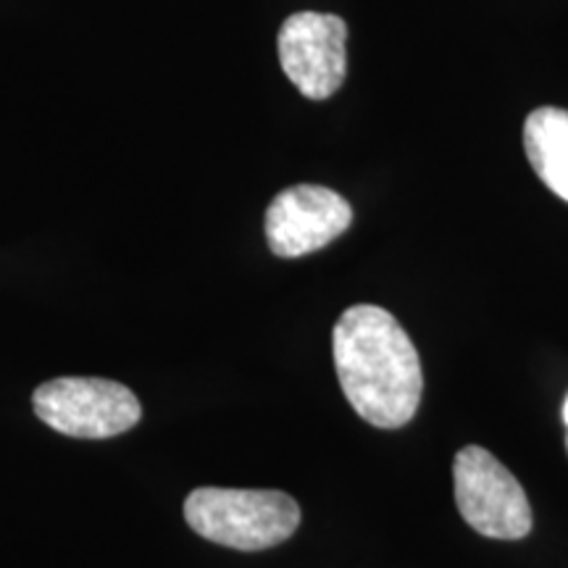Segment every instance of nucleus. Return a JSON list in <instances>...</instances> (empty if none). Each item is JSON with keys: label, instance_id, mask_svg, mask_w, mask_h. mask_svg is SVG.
Here are the masks:
<instances>
[{"label": "nucleus", "instance_id": "1", "mask_svg": "<svg viewBox=\"0 0 568 568\" xmlns=\"http://www.w3.org/2000/svg\"><path fill=\"white\" fill-rule=\"evenodd\" d=\"M339 387L355 414L379 429H400L416 416L424 372L416 345L379 305H353L332 332Z\"/></svg>", "mask_w": 568, "mask_h": 568}, {"label": "nucleus", "instance_id": "2", "mask_svg": "<svg viewBox=\"0 0 568 568\" xmlns=\"http://www.w3.org/2000/svg\"><path fill=\"white\" fill-rule=\"evenodd\" d=\"M184 518L197 535L232 550H266L301 527V506L280 489L201 487L184 500Z\"/></svg>", "mask_w": 568, "mask_h": 568}, {"label": "nucleus", "instance_id": "3", "mask_svg": "<svg viewBox=\"0 0 568 568\" xmlns=\"http://www.w3.org/2000/svg\"><path fill=\"white\" fill-rule=\"evenodd\" d=\"M32 408L42 424L67 437L109 439L138 426L142 408L130 387L98 376H59L34 389Z\"/></svg>", "mask_w": 568, "mask_h": 568}, {"label": "nucleus", "instance_id": "4", "mask_svg": "<svg viewBox=\"0 0 568 568\" xmlns=\"http://www.w3.org/2000/svg\"><path fill=\"white\" fill-rule=\"evenodd\" d=\"M453 481L458 514L474 531L493 539H524L531 531L527 493L485 447L468 445L458 450Z\"/></svg>", "mask_w": 568, "mask_h": 568}, {"label": "nucleus", "instance_id": "5", "mask_svg": "<svg viewBox=\"0 0 568 568\" xmlns=\"http://www.w3.org/2000/svg\"><path fill=\"white\" fill-rule=\"evenodd\" d=\"M347 24L335 13L301 11L284 19L276 51L282 71L308 101H326L347 74Z\"/></svg>", "mask_w": 568, "mask_h": 568}, {"label": "nucleus", "instance_id": "6", "mask_svg": "<svg viewBox=\"0 0 568 568\" xmlns=\"http://www.w3.org/2000/svg\"><path fill=\"white\" fill-rule=\"evenodd\" d=\"M353 224L343 195L322 184L282 190L266 209V243L280 258H301L335 243Z\"/></svg>", "mask_w": 568, "mask_h": 568}, {"label": "nucleus", "instance_id": "7", "mask_svg": "<svg viewBox=\"0 0 568 568\" xmlns=\"http://www.w3.org/2000/svg\"><path fill=\"white\" fill-rule=\"evenodd\" d=\"M524 151L542 180L568 203V111L545 105L524 122Z\"/></svg>", "mask_w": 568, "mask_h": 568}, {"label": "nucleus", "instance_id": "8", "mask_svg": "<svg viewBox=\"0 0 568 568\" xmlns=\"http://www.w3.org/2000/svg\"><path fill=\"white\" fill-rule=\"evenodd\" d=\"M564 422L568 426V397H566V403H564Z\"/></svg>", "mask_w": 568, "mask_h": 568}]
</instances>
